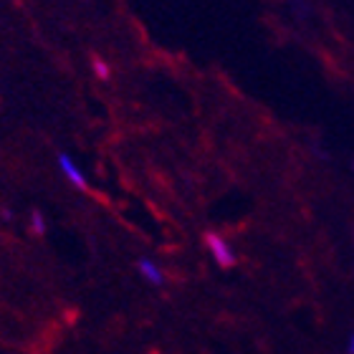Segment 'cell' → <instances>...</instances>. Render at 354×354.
Listing matches in <instances>:
<instances>
[{"instance_id":"1","label":"cell","mask_w":354,"mask_h":354,"mask_svg":"<svg viewBox=\"0 0 354 354\" xmlns=\"http://www.w3.org/2000/svg\"><path fill=\"white\" fill-rule=\"evenodd\" d=\"M205 243H207V248H210V253H213V259L218 261V266L230 268V266L236 263V256H233V251H230V245L225 243L218 233H207Z\"/></svg>"},{"instance_id":"2","label":"cell","mask_w":354,"mask_h":354,"mask_svg":"<svg viewBox=\"0 0 354 354\" xmlns=\"http://www.w3.org/2000/svg\"><path fill=\"white\" fill-rule=\"evenodd\" d=\"M59 167H61V172H64V175L76 185V187H82V190L86 187V177H84V172L76 167L74 160H71L68 155H59Z\"/></svg>"},{"instance_id":"3","label":"cell","mask_w":354,"mask_h":354,"mask_svg":"<svg viewBox=\"0 0 354 354\" xmlns=\"http://www.w3.org/2000/svg\"><path fill=\"white\" fill-rule=\"evenodd\" d=\"M137 268H140L142 276H145V279H147L149 283H155V286H160V283H162V281H165L162 271H160V268H157V266L152 263V261L142 259L140 263H137Z\"/></svg>"},{"instance_id":"4","label":"cell","mask_w":354,"mask_h":354,"mask_svg":"<svg viewBox=\"0 0 354 354\" xmlns=\"http://www.w3.org/2000/svg\"><path fill=\"white\" fill-rule=\"evenodd\" d=\"M30 228H33V233H38V236H44V233H46L44 215L38 213V210H33V213H30Z\"/></svg>"},{"instance_id":"5","label":"cell","mask_w":354,"mask_h":354,"mask_svg":"<svg viewBox=\"0 0 354 354\" xmlns=\"http://www.w3.org/2000/svg\"><path fill=\"white\" fill-rule=\"evenodd\" d=\"M94 71L99 79H109V66H106L102 59H94Z\"/></svg>"},{"instance_id":"6","label":"cell","mask_w":354,"mask_h":354,"mask_svg":"<svg viewBox=\"0 0 354 354\" xmlns=\"http://www.w3.org/2000/svg\"><path fill=\"white\" fill-rule=\"evenodd\" d=\"M349 354H354V337L349 339Z\"/></svg>"}]
</instances>
